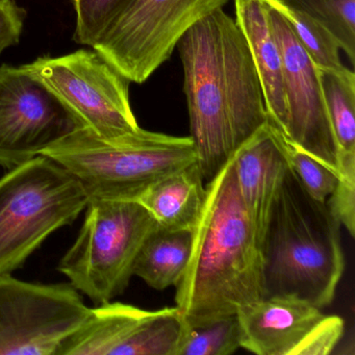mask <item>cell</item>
<instances>
[{"instance_id":"6da1fadb","label":"cell","mask_w":355,"mask_h":355,"mask_svg":"<svg viewBox=\"0 0 355 355\" xmlns=\"http://www.w3.org/2000/svg\"><path fill=\"white\" fill-rule=\"evenodd\" d=\"M191 138L205 182L268 122L261 80L236 21L223 8L178 41Z\"/></svg>"},{"instance_id":"7a4b0ae2","label":"cell","mask_w":355,"mask_h":355,"mask_svg":"<svg viewBox=\"0 0 355 355\" xmlns=\"http://www.w3.org/2000/svg\"><path fill=\"white\" fill-rule=\"evenodd\" d=\"M261 243L239 196L234 155L207 184L192 250L176 284V306L190 326L228 315L265 298Z\"/></svg>"},{"instance_id":"3957f363","label":"cell","mask_w":355,"mask_h":355,"mask_svg":"<svg viewBox=\"0 0 355 355\" xmlns=\"http://www.w3.org/2000/svg\"><path fill=\"white\" fill-rule=\"evenodd\" d=\"M340 227L288 167L261 245L265 297L331 304L345 270Z\"/></svg>"},{"instance_id":"277c9868","label":"cell","mask_w":355,"mask_h":355,"mask_svg":"<svg viewBox=\"0 0 355 355\" xmlns=\"http://www.w3.org/2000/svg\"><path fill=\"white\" fill-rule=\"evenodd\" d=\"M82 184L89 199L137 201L153 184L197 163L191 137L139 128L98 136L78 128L43 151Z\"/></svg>"},{"instance_id":"5b68a950","label":"cell","mask_w":355,"mask_h":355,"mask_svg":"<svg viewBox=\"0 0 355 355\" xmlns=\"http://www.w3.org/2000/svg\"><path fill=\"white\" fill-rule=\"evenodd\" d=\"M89 197L78 180L39 155L0 178V276L13 274L53 232L71 225Z\"/></svg>"},{"instance_id":"8992f818","label":"cell","mask_w":355,"mask_h":355,"mask_svg":"<svg viewBox=\"0 0 355 355\" xmlns=\"http://www.w3.org/2000/svg\"><path fill=\"white\" fill-rule=\"evenodd\" d=\"M76 241L58 270L95 304L125 292L139 252L157 223L138 201L89 199Z\"/></svg>"},{"instance_id":"52a82bcc","label":"cell","mask_w":355,"mask_h":355,"mask_svg":"<svg viewBox=\"0 0 355 355\" xmlns=\"http://www.w3.org/2000/svg\"><path fill=\"white\" fill-rule=\"evenodd\" d=\"M22 68L61 103L78 128L107 138L140 128L130 105V80L95 49L43 55Z\"/></svg>"},{"instance_id":"ba28073f","label":"cell","mask_w":355,"mask_h":355,"mask_svg":"<svg viewBox=\"0 0 355 355\" xmlns=\"http://www.w3.org/2000/svg\"><path fill=\"white\" fill-rule=\"evenodd\" d=\"M228 0H130L92 49L130 83L143 84L169 60L182 36Z\"/></svg>"},{"instance_id":"9c48e42d","label":"cell","mask_w":355,"mask_h":355,"mask_svg":"<svg viewBox=\"0 0 355 355\" xmlns=\"http://www.w3.org/2000/svg\"><path fill=\"white\" fill-rule=\"evenodd\" d=\"M69 282L36 284L0 276V355H60L90 317Z\"/></svg>"},{"instance_id":"30bf717a","label":"cell","mask_w":355,"mask_h":355,"mask_svg":"<svg viewBox=\"0 0 355 355\" xmlns=\"http://www.w3.org/2000/svg\"><path fill=\"white\" fill-rule=\"evenodd\" d=\"M189 327L178 306L145 311L110 301L91 307L60 355H178Z\"/></svg>"},{"instance_id":"8fae6325","label":"cell","mask_w":355,"mask_h":355,"mask_svg":"<svg viewBox=\"0 0 355 355\" xmlns=\"http://www.w3.org/2000/svg\"><path fill=\"white\" fill-rule=\"evenodd\" d=\"M61 103L26 70L0 67V167H18L78 128Z\"/></svg>"},{"instance_id":"7c38bea8","label":"cell","mask_w":355,"mask_h":355,"mask_svg":"<svg viewBox=\"0 0 355 355\" xmlns=\"http://www.w3.org/2000/svg\"><path fill=\"white\" fill-rule=\"evenodd\" d=\"M241 348L259 355H328L344 320L294 296L265 297L238 311Z\"/></svg>"},{"instance_id":"4fadbf2b","label":"cell","mask_w":355,"mask_h":355,"mask_svg":"<svg viewBox=\"0 0 355 355\" xmlns=\"http://www.w3.org/2000/svg\"><path fill=\"white\" fill-rule=\"evenodd\" d=\"M269 13L282 57L286 107L284 136L301 150L340 174L338 146L317 66L282 15L271 7Z\"/></svg>"},{"instance_id":"5bb4252c","label":"cell","mask_w":355,"mask_h":355,"mask_svg":"<svg viewBox=\"0 0 355 355\" xmlns=\"http://www.w3.org/2000/svg\"><path fill=\"white\" fill-rule=\"evenodd\" d=\"M234 168L239 196L263 245L274 202L288 170L279 130L269 119L234 153Z\"/></svg>"},{"instance_id":"9a60e30c","label":"cell","mask_w":355,"mask_h":355,"mask_svg":"<svg viewBox=\"0 0 355 355\" xmlns=\"http://www.w3.org/2000/svg\"><path fill=\"white\" fill-rule=\"evenodd\" d=\"M236 26L244 35L257 68L269 121L286 132V107L282 57L272 30L266 0H234Z\"/></svg>"},{"instance_id":"2e32d148","label":"cell","mask_w":355,"mask_h":355,"mask_svg":"<svg viewBox=\"0 0 355 355\" xmlns=\"http://www.w3.org/2000/svg\"><path fill=\"white\" fill-rule=\"evenodd\" d=\"M197 163L155 182L140 198L161 227L193 230L201 215L207 186Z\"/></svg>"},{"instance_id":"e0dca14e","label":"cell","mask_w":355,"mask_h":355,"mask_svg":"<svg viewBox=\"0 0 355 355\" xmlns=\"http://www.w3.org/2000/svg\"><path fill=\"white\" fill-rule=\"evenodd\" d=\"M193 230H167L157 225L145 241L134 266V276L155 290L176 286L192 250Z\"/></svg>"},{"instance_id":"ac0fdd59","label":"cell","mask_w":355,"mask_h":355,"mask_svg":"<svg viewBox=\"0 0 355 355\" xmlns=\"http://www.w3.org/2000/svg\"><path fill=\"white\" fill-rule=\"evenodd\" d=\"M318 72L338 159L355 157L354 73L346 67L342 70L318 68Z\"/></svg>"},{"instance_id":"d6986e66","label":"cell","mask_w":355,"mask_h":355,"mask_svg":"<svg viewBox=\"0 0 355 355\" xmlns=\"http://www.w3.org/2000/svg\"><path fill=\"white\" fill-rule=\"evenodd\" d=\"M288 22L301 46L318 68L342 70L340 46L334 36L306 14L288 7L282 0H266Z\"/></svg>"},{"instance_id":"ffe728a7","label":"cell","mask_w":355,"mask_h":355,"mask_svg":"<svg viewBox=\"0 0 355 355\" xmlns=\"http://www.w3.org/2000/svg\"><path fill=\"white\" fill-rule=\"evenodd\" d=\"M319 22L355 64V0H282Z\"/></svg>"},{"instance_id":"44dd1931","label":"cell","mask_w":355,"mask_h":355,"mask_svg":"<svg viewBox=\"0 0 355 355\" xmlns=\"http://www.w3.org/2000/svg\"><path fill=\"white\" fill-rule=\"evenodd\" d=\"M238 315L190 326L178 355H230L241 348Z\"/></svg>"},{"instance_id":"7402d4cb","label":"cell","mask_w":355,"mask_h":355,"mask_svg":"<svg viewBox=\"0 0 355 355\" xmlns=\"http://www.w3.org/2000/svg\"><path fill=\"white\" fill-rule=\"evenodd\" d=\"M279 140L288 167L298 176L309 195L326 202L340 180V174L293 144L279 130Z\"/></svg>"},{"instance_id":"603a6c76","label":"cell","mask_w":355,"mask_h":355,"mask_svg":"<svg viewBox=\"0 0 355 355\" xmlns=\"http://www.w3.org/2000/svg\"><path fill=\"white\" fill-rule=\"evenodd\" d=\"M130 3V0H76V31L78 44L92 47L112 20Z\"/></svg>"},{"instance_id":"cb8c5ba5","label":"cell","mask_w":355,"mask_h":355,"mask_svg":"<svg viewBox=\"0 0 355 355\" xmlns=\"http://www.w3.org/2000/svg\"><path fill=\"white\" fill-rule=\"evenodd\" d=\"M340 178L326 205L336 221L355 236V161L340 165Z\"/></svg>"},{"instance_id":"d4e9b609","label":"cell","mask_w":355,"mask_h":355,"mask_svg":"<svg viewBox=\"0 0 355 355\" xmlns=\"http://www.w3.org/2000/svg\"><path fill=\"white\" fill-rule=\"evenodd\" d=\"M26 19V9L16 0H0V55L19 43Z\"/></svg>"},{"instance_id":"484cf974","label":"cell","mask_w":355,"mask_h":355,"mask_svg":"<svg viewBox=\"0 0 355 355\" xmlns=\"http://www.w3.org/2000/svg\"><path fill=\"white\" fill-rule=\"evenodd\" d=\"M72 3H74V1H76V0H71Z\"/></svg>"}]
</instances>
